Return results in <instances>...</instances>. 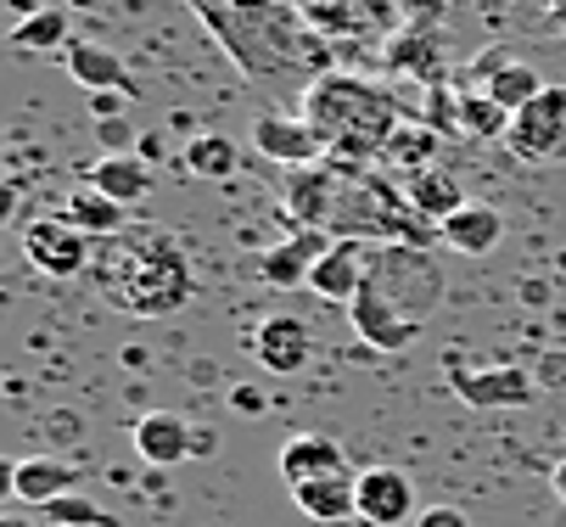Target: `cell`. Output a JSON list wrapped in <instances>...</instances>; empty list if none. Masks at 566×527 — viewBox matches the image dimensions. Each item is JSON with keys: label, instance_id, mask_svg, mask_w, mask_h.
Listing matches in <instances>:
<instances>
[{"label": "cell", "instance_id": "cell-1", "mask_svg": "<svg viewBox=\"0 0 566 527\" xmlns=\"http://www.w3.org/2000/svg\"><path fill=\"white\" fill-rule=\"evenodd\" d=\"M186 7L224 45L248 85H286L292 73H308V80L332 73L326 34H314V23L292 0H186Z\"/></svg>", "mask_w": 566, "mask_h": 527}, {"label": "cell", "instance_id": "cell-2", "mask_svg": "<svg viewBox=\"0 0 566 527\" xmlns=\"http://www.w3.org/2000/svg\"><path fill=\"white\" fill-rule=\"evenodd\" d=\"M303 118L326 140V164L343 180H359V175H370V164H381L392 129L416 113H403L392 85L332 67V73H319V80L303 85Z\"/></svg>", "mask_w": 566, "mask_h": 527}, {"label": "cell", "instance_id": "cell-3", "mask_svg": "<svg viewBox=\"0 0 566 527\" xmlns=\"http://www.w3.org/2000/svg\"><path fill=\"white\" fill-rule=\"evenodd\" d=\"M91 286L135 320H164L191 304V259L169 231L107 236L91 247Z\"/></svg>", "mask_w": 566, "mask_h": 527}, {"label": "cell", "instance_id": "cell-4", "mask_svg": "<svg viewBox=\"0 0 566 527\" xmlns=\"http://www.w3.org/2000/svg\"><path fill=\"white\" fill-rule=\"evenodd\" d=\"M332 236L427 247V242L443 236V231H438L432 219H421L398 186H387L381 175H359V180H348V191H343V208H337V219H332Z\"/></svg>", "mask_w": 566, "mask_h": 527}, {"label": "cell", "instance_id": "cell-5", "mask_svg": "<svg viewBox=\"0 0 566 527\" xmlns=\"http://www.w3.org/2000/svg\"><path fill=\"white\" fill-rule=\"evenodd\" d=\"M370 286L387 297V304L403 315L427 326L443 304V264L427 253V247H410V242H376L370 247Z\"/></svg>", "mask_w": 566, "mask_h": 527}, {"label": "cell", "instance_id": "cell-6", "mask_svg": "<svg viewBox=\"0 0 566 527\" xmlns=\"http://www.w3.org/2000/svg\"><path fill=\"white\" fill-rule=\"evenodd\" d=\"M443 376L460 404L471 410H527L538 399V382L522 365H465L460 354L443 359Z\"/></svg>", "mask_w": 566, "mask_h": 527}, {"label": "cell", "instance_id": "cell-7", "mask_svg": "<svg viewBox=\"0 0 566 527\" xmlns=\"http://www.w3.org/2000/svg\"><path fill=\"white\" fill-rule=\"evenodd\" d=\"M343 191L348 180L332 169V164H308V169H286V186H281V208L297 231H332V219L343 208Z\"/></svg>", "mask_w": 566, "mask_h": 527}, {"label": "cell", "instance_id": "cell-8", "mask_svg": "<svg viewBox=\"0 0 566 527\" xmlns=\"http://www.w3.org/2000/svg\"><path fill=\"white\" fill-rule=\"evenodd\" d=\"M511 152L527 164H544L566 146V85H544L516 118H511Z\"/></svg>", "mask_w": 566, "mask_h": 527}, {"label": "cell", "instance_id": "cell-9", "mask_svg": "<svg viewBox=\"0 0 566 527\" xmlns=\"http://www.w3.org/2000/svg\"><path fill=\"white\" fill-rule=\"evenodd\" d=\"M253 152L281 164V169H308V164H326V140L314 135V124L303 113H259L253 118Z\"/></svg>", "mask_w": 566, "mask_h": 527}, {"label": "cell", "instance_id": "cell-10", "mask_svg": "<svg viewBox=\"0 0 566 527\" xmlns=\"http://www.w3.org/2000/svg\"><path fill=\"white\" fill-rule=\"evenodd\" d=\"M91 236L85 231H73L67 219H34L29 231H23V253L40 275L51 281H67V275H85L91 270Z\"/></svg>", "mask_w": 566, "mask_h": 527}, {"label": "cell", "instance_id": "cell-11", "mask_svg": "<svg viewBox=\"0 0 566 527\" xmlns=\"http://www.w3.org/2000/svg\"><path fill=\"white\" fill-rule=\"evenodd\" d=\"M471 80H476V91L482 96H494L500 107H511V113H522L538 91H544V80H538V67L527 62V56H516V51H476L471 56Z\"/></svg>", "mask_w": 566, "mask_h": 527}, {"label": "cell", "instance_id": "cell-12", "mask_svg": "<svg viewBox=\"0 0 566 527\" xmlns=\"http://www.w3.org/2000/svg\"><path fill=\"white\" fill-rule=\"evenodd\" d=\"M381 67L403 73V80H416V85H449V51H443V29H403L387 34L381 45Z\"/></svg>", "mask_w": 566, "mask_h": 527}, {"label": "cell", "instance_id": "cell-13", "mask_svg": "<svg viewBox=\"0 0 566 527\" xmlns=\"http://www.w3.org/2000/svg\"><path fill=\"white\" fill-rule=\"evenodd\" d=\"M416 483L410 472H398V466H365L359 472V521L370 527H403V521H416Z\"/></svg>", "mask_w": 566, "mask_h": 527}, {"label": "cell", "instance_id": "cell-14", "mask_svg": "<svg viewBox=\"0 0 566 527\" xmlns=\"http://www.w3.org/2000/svg\"><path fill=\"white\" fill-rule=\"evenodd\" d=\"M348 320H354V337H359V342H370L376 354H403V348H410V342L427 331V326H416V320H403V315L387 304V297L370 286V275H365L359 297L348 304Z\"/></svg>", "mask_w": 566, "mask_h": 527}, {"label": "cell", "instance_id": "cell-15", "mask_svg": "<svg viewBox=\"0 0 566 527\" xmlns=\"http://www.w3.org/2000/svg\"><path fill=\"white\" fill-rule=\"evenodd\" d=\"M370 247L376 242H354V236H337L332 242V253L314 264V275H308V292L319 297V304H354L359 297V286H365V275H370Z\"/></svg>", "mask_w": 566, "mask_h": 527}, {"label": "cell", "instance_id": "cell-16", "mask_svg": "<svg viewBox=\"0 0 566 527\" xmlns=\"http://www.w3.org/2000/svg\"><path fill=\"white\" fill-rule=\"evenodd\" d=\"M248 348H253V359H259L270 376H297V370L314 359V331H308L297 315H270V320L253 326Z\"/></svg>", "mask_w": 566, "mask_h": 527}, {"label": "cell", "instance_id": "cell-17", "mask_svg": "<svg viewBox=\"0 0 566 527\" xmlns=\"http://www.w3.org/2000/svg\"><path fill=\"white\" fill-rule=\"evenodd\" d=\"M332 231H292L286 242H275L264 259H259V275L270 281V286H281V292H297V286H308V275H314V264L332 253Z\"/></svg>", "mask_w": 566, "mask_h": 527}, {"label": "cell", "instance_id": "cell-18", "mask_svg": "<svg viewBox=\"0 0 566 527\" xmlns=\"http://www.w3.org/2000/svg\"><path fill=\"white\" fill-rule=\"evenodd\" d=\"M438 242L443 247H454V253H465V259H489L500 242H505V219H500V208L494 202H465V208H454L443 224H438Z\"/></svg>", "mask_w": 566, "mask_h": 527}, {"label": "cell", "instance_id": "cell-19", "mask_svg": "<svg viewBox=\"0 0 566 527\" xmlns=\"http://www.w3.org/2000/svg\"><path fill=\"white\" fill-rule=\"evenodd\" d=\"M129 443H135V455H140L146 466H180L191 449H197L191 421H180V415H169V410L140 415V421L129 426Z\"/></svg>", "mask_w": 566, "mask_h": 527}, {"label": "cell", "instance_id": "cell-20", "mask_svg": "<svg viewBox=\"0 0 566 527\" xmlns=\"http://www.w3.org/2000/svg\"><path fill=\"white\" fill-rule=\"evenodd\" d=\"M337 472H354L337 438H326V432H297V438H286V449H281V477H286L292 488H297V483H314V477H337Z\"/></svg>", "mask_w": 566, "mask_h": 527}, {"label": "cell", "instance_id": "cell-21", "mask_svg": "<svg viewBox=\"0 0 566 527\" xmlns=\"http://www.w3.org/2000/svg\"><path fill=\"white\" fill-rule=\"evenodd\" d=\"M62 62H67V73H73V85H85L91 96H96V91H135V96H140L135 73H129V67H124V56H113L107 45L73 40V45L62 51Z\"/></svg>", "mask_w": 566, "mask_h": 527}, {"label": "cell", "instance_id": "cell-22", "mask_svg": "<svg viewBox=\"0 0 566 527\" xmlns=\"http://www.w3.org/2000/svg\"><path fill=\"white\" fill-rule=\"evenodd\" d=\"M292 499H297V510L314 516V521H348V516H359V472H337V477L297 483Z\"/></svg>", "mask_w": 566, "mask_h": 527}, {"label": "cell", "instance_id": "cell-23", "mask_svg": "<svg viewBox=\"0 0 566 527\" xmlns=\"http://www.w3.org/2000/svg\"><path fill=\"white\" fill-rule=\"evenodd\" d=\"M62 494H78V466H67V461H56V455H29V461H18V488H12V499L45 510V505L62 499Z\"/></svg>", "mask_w": 566, "mask_h": 527}, {"label": "cell", "instance_id": "cell-24", "mask_svg": "<svg viewBox=\"0 0 566 527\" xmlns=\"http://www.w3.org/2000/svg\"><path fill=\"white\" fill-rule=\"evenodd\" d=\"M62 219L73 224V231H85L91 242H107V236H124V224H129V208H118L113 197H102L96 186H85V191H73V197H67Z\"/></svg>", "mask_w": 566, "mask_h": 527}, {"label": "cell", "instance_id": "cell-25", "mask_svg": "<svg viewBox=\"0 0 566 527\" xmlns=\"http://www.w3.org/2000/svg\"><path fill=\"white\" fill-rule=\"evenodd\" d=\"M180 169L191 175V180H230L235 169H241V146L230 140V135H219V129H202V135H191L186 140V152H180Z\"/></svg>", "mask_w": 566, "mask_h": 527}, {"label": "cell", "instance_id": "cell-26", "mask_svg": "<svg viewBox=\"0 0 566 527\" xmlns=\"http://www.w3.org/2000/svg\"><path fill=\"white\" fill-rule=\"evenodd\" d=\"M91 186H96L102 197H113L118 208H135V202L151 197V164L135 158V152H124V158H102V164L91 169Z\"/></svg>", "mask_w": 566, "mask_h": 527}, {"label": "cell", "instance_id": "cell-27", "mask_svg": "<svg viewBox=\"0 0 566 527\" xmlns=\"http://www.w3.org/2000/svg\"><path fill=\"white\" fill-rule=\"evenodd\" d=\"M438 146H443V135H438L432 124H421V118H403V124L392 129V140H387L381 164H392V169H410V175H421V169H432Z\"/></svg>", "mask_w": 566, "mask_h": 527}, {"label": "cell", "instance_id": "cell-28", "mask_svg": "<svg viewBox=\"0 0 566 527\" xmlns=\"http://www.w3.org/2000/svg\"><path fill=\"white\" fill-rule=\"evenodd\" d=\"M403 197H410V208H416L421 219H432V224H443L454 208L471 202L443 169H421V175H410V180H403Z\"/></svg>", "mask_w": 566, "mask_h": 527}, {"label": "cell", "instance_id": "cell-29", "mask_svg": "<svg viewBox=\"0 0 566 527\" xmlns=\"http://www.w3.org/2000/svg\"><path fill=\"white\" fill-rule=\"evenodd\" d=\"M303 18L314 23V34H326V40H337V34H370L376 29L365 0H303Z\"/></svg>", "mask_w": 566, "mask_h": 527}, {"label": "cell", "instance_id": "cell-30", "mask_svg": "<svg viewBox=\"0 0 566 527\" xmlns=\"http://www.w3.org/2000/svg\"><path fill=\"white\" fill-rule=\"evenodd\" d=\"M511 107H500L494 96H482V91H465L460 96V135H471V140H500V135H511Z\"/></svg>", "mask_w": 566, "mask_h": 527}, {"label": "cell", "instance_id": "cell-31", "mask_svg": "<svg viewBox=\"0 0 566 527\" xmlns=\"http://www.w3.org/2000/svg\"><path fill=\"white\" fill-rule=\"evenodd\" d=\"M12 45L18 51H67L73 40H67V12L62 7H45V12H34V18H18L12 23Z\"/></svg>", "mask_w": 566, "mask_h": 527}, {"label": "cell", "instance_id": "cell-32", "mask_svg": "<svg viewBox=\"0 0 566 527\" xmlns=\"http://www.w3.org/2000/svg\"><path fill=\"white\" fill-rule=\"evenodd\" d=\"M45 521L51 527H118V516H107L96 499H85V494H62V499H51L45 505Z\"/></svg>", "mask_w": 566, "mask_h": 527}, {"label": "cell", "instance_id": "cell-33", "mask_svg": "<svg viewBox=\"0 0 566 527\" xmlns=\"http://www.w3.org/2000/svg\"><path fill=\"white\" fill-rule=\"evenodd\" d=\"M421 124H432L438 135H460V91L449 85H432L427 91V113H416Z\"/></svg>", "mask_w": 566, "mask_h": 527}, {"label": "cell", "instance_id": "cell-34", "mask_svg": "<svg viewBox=\"0 0 566 527\" xmlns=\"http://www.w3.org/2000/svg\"><path fill=\"white\" fill-rule=\"evenodd\" d=\"M96 140H102L107 158H124V152H135V146H140V135H135L129 118H96Z\"/></svg>", "mask_w": 566, "mask_h": 527}, {"label": "cell", "instance_id": "cell-35", "mask_svg": "<svg viewBox=\"0 0 566 527\" xmlns=\"http://www.w3.org/2000/svg\"><path fill=\"white\" fill-rule=\"evenodd\" d=\"M398 12H403V29H443L449 0H398Z\"/></svg>", "mask_w": 566, "mask_h": 527}, {"label": "cell", "instance_id": "cell-36", "mask_svg": "<svg viewBox=\"0 0 566 527\" xmlns=\"http://www.w3.org/2000/svg\"><path fill=\"white\" fill-rule=\"evenodd\" d=\"M410 527H471V516H465L460 505H427Z\"/></svg>", "mask_w": 566, "mask_h": 527}, {"label": "cell", "instance_id": "cell-37", "mask_svg": "<svg viewBox=\"0 0 566 527\" xmlns=\"http://www.w3.org/2000/svg\"><path fill=\"white\" fill-rule=\"evenodd\" d=\"M129 102H135V91H96L91 96V118H124Z\"/></svg>", "mask_w": 566, "mask_h": 527}, {"label": "cell", "instance_id": "cell-38", "mask_svg": "<svg viewBox=\"0 0 566 527\" xmlns=\"http://www.w3.org/2000/svg\"><path fill=\"white\" fill-rule=\"evenodd\" d=\"M135 158L157 164V158H164V135H140V146H135Z\"/></svg>", "mask_w": 566, "mask_h": 527}, {"label": "cell", "instance_id": "cell-39", "mask_svg": "<svg viewBox=\"0 0 566 527\" xmlns=\"http://www.w3.org/2000/svg\"><path fill=\"white\" fill-rule=\"evenodd\" d=\"M235 410H248V415H259V410H264V399H259L253 388H235Z\"/></svg>", "mask_w": 566, "mask_h": 527}, {"label": "cell", "instance_id": "cell-40", "mask_svg": "<svg viewBox=\"0 0 566 527\" xmlns=\"http://www.w3.org/2000/svg\"><path fill=\"white\" fill-rule=\"evenodd\" d=\"M549 494H555V499H566V461H555V466H549Z\"/></svg>", "mask_w": 566, "mask_h": 527}, {"label": "cell", "instance_id": "cell-41", "mask_svg": "<svg viewBox=\"0 0 566 527\" xmlns=\"http://www.w3.org/2000/svg\"><path fill=\"white\" fill-rule=\"evenodd\" d=\"M0 527H34L29 516H0Z\"/></svg>", "mask_w": 566, "mask_h": 527}]
</instances>
